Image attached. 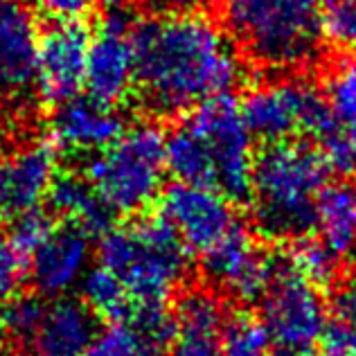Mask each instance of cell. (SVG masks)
Masks as SVG:
<instances>
[{"instance_id": "cell-1", "label": "cell", "mask_w": 356, "mask_h": 356, "mask_svg": "<svg viewBox=\"0 0 356 356\" xmlns=\"http://www.w3.org/2000/svg\"><path fill=\"white\" fill-rule=\"evenodd\" d=\"M131 34L136 88L154 113H187L230 95L246 77L241 50L226 25L199 9L147 16L131 25Z\"/></svg>"}, {"instance_id": "cell-2", "label": "cell", "mask_w": 356, "mask_h": 356, "mask_svg": "<svg viewBox=\"0 0 356 356\" xmlns=\"http://www.w3.org/2000/svg\"><path fill=\"white\" fill-rule=\"evenodd\" d=\"M165 163L176 181L208 185L230 199L243 196L255 163V136L230 95L187 111L165 136Z\"/></svg>"}, {"instance_id": "cell-3", "label": "cell", "mask_w": 356, "mask_h": 356, "mask_svg": "<svg viewBox=\"0 0 356 356\" xmlns=\"http://www.w3.org/2000/svg\"><path fill=\"white\" fill-rule=\"evenodd\" d=\"M325 152L302 140L268 143L255 156L248 183L252 221L273 239H298L312 232L316 199L330 181Z\"/></svg>"}, {"instance_id": "cell-4", "label": "cell", "mask_w": 356, "mask_h": 356, "mask_svg": "<svg viewBox=\"0 0 356 356\" xmlns=\"http://www.w3.org/2000/svg\"><path fill=\"white\" fill-rule=\"evenodd\" d=\"M325 0H223V25L241 54L275 72L309 68L323 48Z\"/></svg>"}, {"instance_id": "cell-5", "label": "cell", "mask_w": 356, "mask_h": 356, "mask_svg": "<svg viewBox=\"0 0 356 356\" xmlns=\"http://www.w3.org/2000/svg\"><path fill=\"white\" fill-rule=\"evenodd\" d=\"M97 257L136 307L167 305L190 275L187 250L161 214L108 226L102 232Z\"/></svg>"}, {"instance_id": "cell-6", "label": "cell", "mask_w": 356, "mask_h": 356, "mask_svg": "<svg viewBox=\"0 0 356 356\" xmlns=\"http://www.w3.org/2000/svg\"><path fill=\"white\" fill-rule=\"evenodd\" d=\"M165 174V134L138 122L92 154L83 176L113 217H134L163 194Z\"/></svg>"}, {"instance_id": "cell-7", "label": "cell", "mask_w": 356, "mask_h": 356, "mask_svg": "<svg viewBox=\"0 0 356 356\" xmlns=\"http://www.w3.org/2000/svg\"><path fill=\"white\" fill-rule=\"evenodd\" d=\"M259 302V321L268 334L273 356L318 354L330 330V307L321 286L284 264H275V273Z\"/></svg>"}, {"instance_id": "cell-8", "label": "cell", "mask_w": 356, "mask_h": 356, "mask_svg": "<svg viewBox=\"0 0 356 356\" xmlns=\"http://www.w3.org/2000/svg\"><path fill=\"white\" fill-rule=\"evenodd\" d=\"M239 106L250 134L264 143L321 138L330 122L323 90L298 72H277L252 86Z\"/></svg>"}, {"instance_id": "cell-9", "label": "cell", "mask_w": 356, "mask_h": 356, "mask_svg": "<svg viewBox=\"0 0 356 356\" xmlns=\"http://www.w3.org/2000/svg\"><path fill=\"white\" fill-rule=\"evenodd\" d=\"M161 199V217L174 230L187 252L205 255L210 248L239 226L230 196L208 185H172Z\"/></svg>"}, {"instance_id": "cell-10", "label": "cell", "mask_w": 356, "mask_h": 356, "mask_svg": "<svg viewBox=\"0 0 356 356\" xmlns=\"http://www.w3.org/2000/svg\"><path fill=\"white\" fill-rule=\"evenodd\" d=\"M39 25L27 5H0V111L21 115L36 97Z\"/></svg>"}, {"instance_id": "cell-11", "label": "cell", "mask_w": 356, "mask_h": 356, "mask_svg": "<svg viewBox=\"0 0 356 356\" xmlns=\"http://www.w3.org/2000/svg\"><path fill=\"white\" fill-rule=\"evenodd\" d=\"M83 88L88 97L115 106L136 88V48L131 25L122 14H111L90 34Z\"/></svg>"}, {"instance_id": "cell-12", "label": "cell", "mask_w": 356, "mask_h": 356, "mask_svg": "<svg viewBox=\"0 0 356 356\" xmlns=\"http://www.w3.org/2000/svg\"><path fill=\"white\" fill-rule=\"evenodd\" d=\"M201 257L210 282L219 291L241 302L259 300L277 264L268 252L261 250L252 232L243 228V223L232 228L217 246Z\"/></svg>"}, {"instance_id": "cell-13", "label": "cell", "mask_w": 356, "mask_h": 356, "mask_svg": "<svg viewBox=\"0 0 356 356\" xmlns=\"http://www.w3.org/2000/svg\"><path fill=\"white\" fill-rule=\"evenodd\" d=\"M90 32L79 21L54 23L39 39L36 54V97L59 106L83 88Z\"/></svg>"}, {"instance_id": "cell-14", "label": "cell", "mask_w": 356, "mask_h": 356, "mask_svg": "<svg viewBox=\"0 0 356 356\" xmlns=\"http://www.w3.org/2000/svg\"><path fill=\"white\" fill-rule=\"evenodd\" d=\"M59 149L50 140L18 145L0 158V219L41 208L57 178Z\"/></svg>"}, {"instance_id": "cell-15", "label": "cell", "mask_w": 356, "mask_h": 356, "mask_svg": "<svg viewBox=\"0 0 356 356\" xmlns=\"http://www.w3.org/2000/svg\"><path fill=\"white\" fill-rule=\"evenodd\" d=\"M92 241L86 230L77 226L57 228L48 235L30 259V277L34 289L45 298H61L79 286L81 277L90 268Z\"/></svg>"}, {"instance_id": "cell-16", "label": "cell", "mask_w": 356, "mask_h": 356, "mask_svg": "<svg viewBox=\"0 0 356 356\" xmlns=\"http://www.w3.org/2000/svg\"><path fill=\"white\" fill-rule=\"evenodd\" d=\"M330 122L323 131L325 156L332 167L356 170V54L336 59L325 77L323 90Z\"/></svg>"}, {"instance_id": "cell-17", "label": "cell", "mask_w": 356, "mask_h": 356, "mask_svg": "<svg viewBox=\"0 0 356 356\" xmlns=\"http://www.w3.org/2000/svg\"><path fill=\"white\" fill-rule=\"evenodd\" d=\"M124 120L115 106L92 97L74 95L54 106L50 143L74 154H95L120 136Z\"/></svg>"}, {"instance_id": "cell-18", "label": "cell", "mask_w": 356, "mask_h": 356, "mask_svg": "<svg viewBox=\"0 0 356 356\" xmlns=\"http://www.w3.org/2000/svg\"><path fill=\"white\" fill-rule=\"evenodd\" d=\"M97 334L95 316L72 298H54L23 343L25 356H83Z\"/></svg>"}, {"instance_id": "cell-19", "label": "cell", "mask_w": 356, "mask_h": 356, "mask_svg": "<svg viewBox=\"0 0 356 356\" xmlns=\"http://www.w3.org/2000/svg\"><path fill=\"white\" fill-rule=\"evenodd\" d=\"M226 312L212 291H190L172 318L167 356H221V330Z\"/></svg>"}, {"instance_id": "cell-20", "label": "cell", "mask_w": 356, "mask_h": 356, "mask_svg": "<svg viewBox=\"0 0 356 356\" xmlns=\"http://www.w3.org/2000/svg\"><path fill=\"white\" fill-rule=\"evenodd\" d=\"M316 239L341 261L356 255V181H327L316 199Z\"/></svg>"}, {"instance_id": "cell-21", "label": "cell", "mask_w": 356, "mask_h": 356, "mask_svg": "<svg viewBox=\"0 0 356 356\" xmlns=\"http://www.w3.org/2000/svg\"><path fill=\"white\" fill-rule=\"evenodd\" d=\"M48 201L54 214H59L72 226L86 230L88 235H102L111 226V214L106 205L99 201L97 192L86 181V176L63 174L54 178V183L48 192Z\"/></svg>"}, {"instance_id": "cell-22", "label": "cell", "mask_w": 356, "mask_h": 356, "mask_svg": "<svg viewBox=\"0 0 356 356\" xmlns=\"http://www.w3.org/2000/svg\"><path fill=\"white\" fill-rule=\"evenodd\" d=\"M79 289L83 298L81 302L90 309L92 316L102 318V321L124 323L136 309L129 293L124 291V286L120 284V280L102 264L86 270V275L79 282Z\"/></svg>"}, {"instance_id": "cell-23", "label": "cell", "mask_w": 356, "mask_h": 356, "mask_svg": "<svg viewBox=\"0 0 356 356\" xmlns=\"http://www.w3.org/2000/svg\"><path fill=\"white\" fill-rule=\"evenodd\" d=\"M170 339L140 332L124 323H113L97 332L83 356H167Z\"/></svg>"}, {"instance_id": "cell-24", "label": "cell", "mask_w": 356, "mask_h": 356, "mask_svg": "<svg viewBox=\"0 0 356 356\" xmlns=\"http://www.w3.org/2000/svg\"><path fill=\"white\" fill-rule=\"evenodd\" d=\"M282 264L291 268L293 273L309 280V282L325 286L339 275L341 259L323 241L305 235L293 239L291 248H289V255L282 259Z\"/></svg>"}, {"instance_id": "cell-25", "label": "cell", "mask_w": 356, "mask_h": 356, "mask_svg": "<svg viewBox=\"0 0 356 356\" xmlns=\"http://www.w3.org/2000/svg\"><path fill=\"white\" fill-rule=\"evenodd\" d=\"M221 356H273L259 318L250 314L226 316L221 330Z\"/></svg>"}, {"instance_id": "cell-26", "label": "cell", "mask_w": 356, "mask_h": 356, "mask_svg": "<svg viewBox=\"0 0 356 356\" xmlns=\"http://www.w3.org/2000/svg\"><path fill=\"white\" fill-rule=\"evenodd\" d=\"M323 36L343 50H356V0H325Z\"/></svg>"}, {"instance_id": "cell-27", "label": "cell", "mask_w": 356, "mask_h": 356, "mask_svg": "<svg viewBox=\"0 0 356 356\" xmlns=\"http://www.w3.org/2000/svg\"><path fill=\"white\" fill-rule=\"evenodd\" d=\"M3 318H0V325H3V332H7L12 339L18 343H25L30 339V334L34 332L36 323L41 321L43 314V300L36 296H14L12 300H7L3 305Z\"/></svg>"}, {"instance_id": "cell-28", "label": "cell", "mask_w": 356, "mask_h": 356, "mask_svg": "<svg viewBox=\"0 0 356 356\" xmlns=\"http://www.w3.org/2000/svg\"><path fill=\"white\" fill-rule=\"evenodd\" d=\"M27 275V257L16 248L9 230L0 228V305L21 293Z\"/></svg>"}, {"instance_id": "cell-29", "label": "cell", "mask_w": 356, "mask_h": 356, "mask_svg": "<svg viewBox=\"0 0 356 356\" xmlns=\"http://www.w3.org/2000/svg\"><path fill=\"white\" fill-rule=\"evenodd\" d=\"M54 230V221L50 214H45L41 208H34L30 212H23L12 219V228H9V237L16 243V248L30 257L32 252L48 239V235Z\"/></svg>"}, {"instance_id": "cell-30", "label": "cell", "mask_w": 356, "mask_h": 356, "mask_svg": "<svg viewBox=\"0 0 356 356\" xmlns=\"http://www.w3.org/2000/svg\"><path fill=\"white\" fill-rule=\"evenodd\" d=\"M34 9L52 23L79 21L90 9L92 0H32Z\"/></svg>"}, {"instance_id": "cell-31", "label": "cell", "mask_w": 356, "mask_h": 356, "mask_svg": "<svg viewBox=\"0 0 356 356\" xmlns=\"http://www.w3.org/2000/svg\"><path fill=\"white\" fill-rule=\"evenodd\" d=\"M316 356H356V332L343 323L334 330H327Z\"/></svg>"}, {"instance_id": "cell-32", "label": "cell", "mask_w": 356, "mask_h": 356, "mask_svg": "<svg viewBox=\"0 0 356 356\" xmlns=\"http://www.w3.org/2000/svg\"><path fill=\"white\" fill-rule=\"evenodd\" d=\"M336 314L345 327L356 332V273L341 286L339 296H336Z\"/></svg>"}, {"instance_id": "cell-33", "label": "cell", "mask_w": 356, "mask_h": 356, "mask_svg": "<svg viewBox=\"0 0 356 356\" xmlns=\"http://www.w3.org/2000/svg\"><path fill=\"white\" fill-rule=\"evenodd\" d=\"M92 3H97L108 14H122V16H124L127 12H131V9L143 3V0H92Z\"/></svg>"}, {"instance_id": "cell-34", "label": "cell", "mask_w": 356, "mask_h": 356, "mask_svg": "<svg viewBox=\"0 0 356 356\" xmlns=\"http://www.w3.org/2000/svg\"><path fill=\"white\" fill-rule=\"evenodd\" d=\"M165 12H187V9H201L208 0H156Z\"/></svg>"}, {"instance_id": "cell-35", "label": "cell", "mask_w": 356, "mask_h": 356, "mask_svg": "<svg viewBox=\"0 0 356 356\" xmlns=\"http://www.w3.org/2000/svg\"><path fill=\"white\" fill-rule=\"evenodd\" d=\"M5 345V332H3V325H0V348Z\"/></svg>"}, {"instance_id": "cell-36", "label": "cell", "mask_w": 356, "mask_h": 356, "mask_svg": "<svg viewBox=\"0 0 356 356\" xmlns=\"http://www.w3.org/2000/svg\"><path fill=\"white\" fill-rule=\"evenodd\" d=\"M3 3H7V0H0V5H3Z\"/></svg>"}]
</instances>
